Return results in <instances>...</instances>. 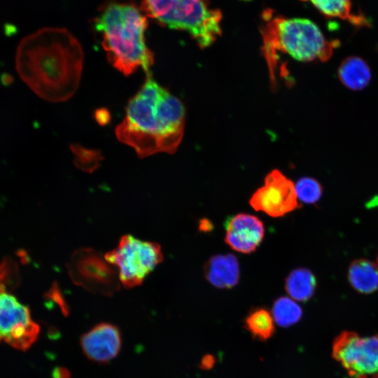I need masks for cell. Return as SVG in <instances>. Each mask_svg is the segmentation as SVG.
<instances>
[{
  "mask_svg": "<svg viewBox=\"0 0 378 378\" xmlns=\"http://www.w3.org/2000/svg\"><path fill=\"white\" fill-rule=\"evenodd\" d=\"M83 52L66 29L46 27L20 42L15 66L21 80L39 97L50 102L71 98L81 77Z\"/></svg>",
  "mask_w": 378,
  "mask_h": 378,
  "instance_id": "1",
  "label": "cell"
},
{
  "mask_svg": "<svg viewBox=\"0 0 378 378\" xmlns=\"http://www.w3.org/2000/svg\"><path fill=\"white\" fill-rule=\"evenodd\" d=\"M185 108L181 101L148 75L129 101L123 120L115 128L118 139L140 158L174 153L184 131Z\"/></svg>",
  "mask_w": 378,
  "mask_h": 378,
  "instance_id": "2",
  "label": "cell"
},
{
  "mask_svg": "<svg viewBox=\"0 0 378 378\" xmlns=\"http://www.w3.org/2000/svg\"><path fill=\"white\" fill-rule=\"evenodd\" d=\"M148 22L135 6L111 3L94 20L110 63L126 76L142 68L148 73L153 54L146 45Z\"/></svg>",
  "mask_w": 378,
  "mask_h": 378,
  "instance_id": "3",
  "label": "cell"
},
{
  "mask_svg": "<svg viewBox=\"0 0 378 378\" xmlns=\"http://www.w3.org/2000/svg\"><path fill=\"white\" fill-rule=\"evenodd\" d=\"M271 13H264L265 23L262 27V52L271 77L274 76L278 52L286 53L301 62L318 58L328 60L339 41H328L318 27L305 18H272Z\"/></svg>",
  "mask_w": 378,
  "mask_h": 378,
  "instance_id": "4",
  "label": "cell"
},
{
  "mask_svg": "<svg viewBox=\"0 0 378 378\" xmlns=\"http://www.w3.org/2000/svg\"><path fill=\"white\" fill-rule=\"evenodd\" d=\"M142 10L162 25L188 32L201 48L221 34V12L206 0H143Z\"/></svg>",
  "mask_w": 378,
  "mask_h": 378,
  "instance_id": "5",
  "label": "cell"
},
{
  "mask_svg": "<svg viewBox=\"0 0 378 378\" xmlns=\"http://www.w3.org/2000/svg\"><path fill=\"white\" fill-rule=\"evenodd\" d=\"M104 257L117 269L120 284L125 288L141 285L163 260L158 243L143 241L130 234L122 236L118 245Z\"/></svg>",
  "mask_w": 378,
  "mask_h": 378,
  "instance_id": "6",
  "label": "cell"
},
{
  "mask_svg": "<svg viewBox=\"0 0 378 378\" xmlns=\"http://www.w3.org/2000/svg\"><path fill=\"white\" fill-rule=\"evenodd\" d=\"M66 268L72 282L92 293L111 296L120 288L117 269L94 248L75 250Z\"/></svg>",
  "mask_w": 378,
  "mask_h": 378,
  "instance_id": "7",
  "label": "cell"
},
{
  "mask_svg": "<svg viewBox=\"0 0 378 378\" xmlns=\"http://www.w3.org/2000/svg\"><path fill=\"white\" fill-rule=\"evenodd\" d=\"M332 356L351 378L373 377L378 373V335L344 331L334 340Z\"/></svg>",
  "mask_w": 378,
  "mask_h": 378,
  "instance_id": "8",
  "label": "cell"
},
{
  "mask_svg": "<svg viewBox=\"0 0 378 378\" xmlns=\"http://www.w3.org/2000/svg\"><path fill=\"white\" fill-rule=\"evenodd\" d=\"M39 330L29 308L0 285V340L26 350L36 341Z\"/></svg>",
  "mask_w": 378,
  "mask_h": 378,
  "instance_id": "9",
  "label": "cell"
},
{
  "mask_svg": "<svg viewBox=\"0 0 378 378\" xmlns=\"http://www.w3.org/2000/svg\"><path fill=\"white\" fill-rule=\"evenodd\" d=\"M293 182L278 169L271 171L264 185L257 189L249 204L257 211L279 218L300 207Z\"/></svg>",
  "mask_w": 378,
  "mask_h": 378,
  "instance_id": "10",
  "label": "cell"
},
{
  "mask_svg": "<svg viewBox=\"0 0 378 378\" xmlns=\"http://www.w3.org/2000/svg\"><path fill=\"white\" fill-rule=\"evenodd\" d=\"M80 346L89 360L107 363L115 358L121 349L120 329L110 323L97 324L81 336Z\"/></svg>",
  "mask_w": 378,
  "mask_h": 378,
  "instance_id": "11",
  "label": "cell"
},
{
  "mask_svg": "<svg viewBox=\"0 0 378 378\" xmlns=\"http://www.w3.org/2000/svg\"><path fill=\"white\" fill-rule=\"evenodd\" d=\"M225 243L233 250L245 254L255 251L265 236L262 222L256 216L239 213L225 222Z\"/></svg>",
  "mask_w": 378,
  "mask_h": 378,
  "instance_id": "12",
  "label": "cell"
},
{
  "mask_svg": "<svg viewBox=\"0 0 378 378\" xmlns=\"http://www.w3.org/2000/svg\"><path fill=\"white\" fill-rule=\"evenodd\" d=\"M205 279L218 288H231L240 277L237 258L232 254H219L211 257L204 264Z\"/></svg>",
  "mask_w": 378,
  "mask_h": 378,
  "instance_id": "13",
  "label": "cell"
},
{
  "mask_svg": "<svg viewBox=\"0 0 378 378\" xmlns=\"http://www.w3.org/2000/svg\"><path fill=\"white\" fill-rule=\"evenodd\" d=\"M348 279L356 291L372 293L378 289V267L369 260H356L349 266Z\"/></svg>",
  "mask_w": 378,
  "mask_h": 378,
  "instance_id": "14",
  "label": "cell"
},
{
  "mask_svg": "<svg viewBox=\"0 0 378 378\" xmlns=\"http://www.w3.org/2000/svg\"><path fill=\"white\" fill-rule=\"evenodd\" d=\"M338 77L346 88L352 90H360L370 83L371 71L365 60L358 57L351 56L340 64Z\"/></svg>",
  "mask_w": 378,
  "mask_h": 378,
  "instance_id": "15",
  "label": "cell"
},
{
  "mask_svg": "<svg viewBox=\"0 0 378 378\" xmlns=\"http://www.w3.org/2000/svg\"><path fill=\"white\" fill-rule=\"evenodd\" d=\"M316 279L312 271L300 267L293 270L286 277L285 289L290 297L295 300L305 302L314 295Z\"/></svg>",
  "mask_w": 378,
  "mask_h": 378,
  "instance_id": "16",
  "label": "cell"
},
{
  "mask_svg": "<svg viewBox=\"0 0 378 378\" xmlns=\"http://www.w3.org/2000/svg\"><path fill=\"white\" fill-rule=\"evenodd\" d=\"M310 1L313 5L328 18H340L347 20L356 27L370 25L368 20L363 15H355L352 12L351 0H302Z\"/></svg>",
  "mask_w": 378,
  "mask_h": 378,
  "instance_id": "17",
  "label": "cell"
},
{
  "mask_svg": "<svg viewBox=\"0 0 378 378\" xmlns=\"http://www.w3.org/2000/svg\"><path fill=\"white\" fill-rule=\"evenodd\" d=\"M244 323L253 337L260 340L270 339L274 332V318L265 308L251 310L246 316Z\"/></svg>",
  "mask_w": 378,
  "mask_h": 378,
  "instance_id": "18",
  "label": "cell"
},
{
  "mask_svg": "<svg viewBox=\"0 0 378 378\" xmlns=\"http://www.w3.org/2000/svg\"><path fill=\"white\" fill-rule=\"evenodd\" d=\"M272 316L281 327H288L299 321L302 311L298 304L291 298L281 297L273 304Z\"/></svg>",
  "mask_w": 378,
  "mask_h": 378,
  "instance_id": "19",
  "label": "cell"
},
{
  "mask_svg": "<svg viewBox=\"0 0 378 378\" xmlns=\"http://www.w3.org/2000/svg\"><path fill=\"white\" fill-rule=\"evenodd\" d=\"M298 200L306 204H314L321 198L323 188L316 179L303 177L295 185Z\"/></svg>",
  "mask_w": 378,
  "mask_h": 378,
  "instance_id": "20",
  "label": "cell"
},
{
  "mask_svg": "<svg viewBox=\"0 0 378 378\" xmlns=\"http://www.w3.org/2000/svg\"><path fill=\"white\" fill-rule=\"evenodd\" d=\"M48 296L60 306L64 314L67 315L69 312L68 307L57 284L52 285V287L48 293Z\"/></svg>",
  "mask_w": 378,
  "mask_h": 378,
  "instance_id": "21",
  "label": "cell"
},
{
  "mask_svg": "<svg viewBox=\"0 0 378 378\" xmlns=\"http://www.w3.org/2000/svg\"><path fill=\"white\" fill-rule=\"evenodd\" d=\"M215 363V358L212 355L204 356L200 363V368L204 370L211 369Z\"/></svg>",
  "mask_w": 378,
  "mask_h": 378,
  "instance_id": "22",
  "label": "cell"
},
{
  "mask_svg": "<svg viewBox=\"0 0 378 378\" xmlns=\"http://www.w3.org/2000/svg\"><path fill=\"white\" fill-rule=\"evenodd\" d=\"M199 230L201 232H210L213 230L214 225L212 223L206 219L202 218L199 221Z\"/></svg>",
  "mask_w": 378,
  "mask_h": 378,
  "instance_id": "23",
  "label": "cell"
},
{
  "mask_svg": "<svg viewBox=\"0 0 378 378\" xmlns=\"http://www.w3.org/2000/svg\"><path fill=\"white\" fill-rule=\"evenodd\" d=\"M53 378H70L69 372L63 368H57L53 371Z\"/></svg>",
  "mask_w": 378,
  "mask_h": 378,
  "instance_id": "24",
  "label": "cell"
},
{
  "mask_svg": "<svg viewBox=\"0 0 378 378\" xmlns=\"http://www.w3.org/2000/svg\"><path fill=\"white\" fill-rule=\"evenodd\" d=\"M372 378H378V373H377L375 375L372 377Z\"/></svg>",
  "mask_w": 378,
  "mask_h": 378,
  "instance_id": "25",
  "label": "cell"
},
{
  "mask_svg": "<svg viewBox=\"0 0 378 378\" xmlns=\"http://www.w3.org/2000/svg\"><path fill=\"white\" fill-rule=\"evenodd\" d=\"M377 262H378V258H377Z\"/></svg>",
  "mask_w": 378,
  "mask_h": 378,
  "instance_id": "26",
  "label": "cell"
}]
</instances>
